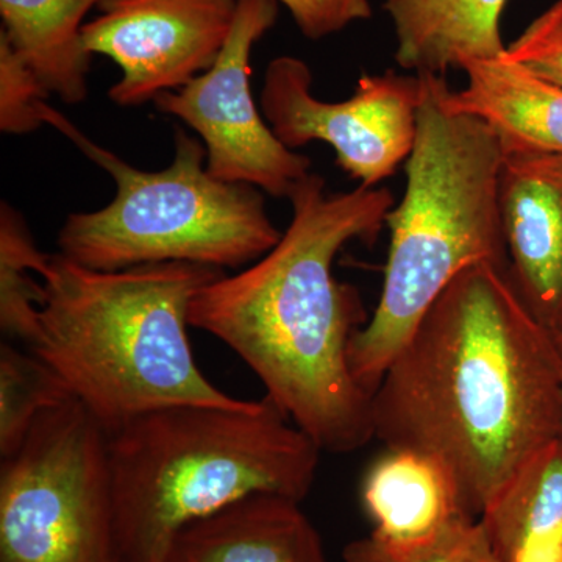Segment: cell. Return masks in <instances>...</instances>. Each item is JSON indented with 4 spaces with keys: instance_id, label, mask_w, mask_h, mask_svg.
<instances>
[{
    "instance_id": "6da1fadb",
    "label": "cell",
    "mask_w": 562,
    "mask_h": 562,
    "mask_svg": "<svg viewBox=\"0 0 562 562\" xmlns=\"http://www.w3.org/2000/svg\"><path fill=\"white\" fill-rule=\"evenodd\" d=\"M372 417L386 449L441 460L473 517L562 438V355L508 268L480 262L446 288L383 373Z\"/></svg>"
},
{
    "instance_id": "7a4b0ae2",
    "label": "cell",
    "mask_w": 562,
    "mask_h": 562,
    "mask_svg": "<svg viewBox=\"0 0 562 562\" xmlns=\"http://www.w3.org/2000/svg\"><path fill=\"white\" fill-rule=\"evenodd\" d=\"M288 201L292 220L279 244L202 288L188 321L231 347L322 452H357L375 439L372 395L349 362L351 338L369 319L333 265L347 244L376 241L394 195L382 187L331 194L312 172Z\"/></svg>"
},
{
    "instance_id": "3957f363",
    "label": "cell",
    "mask_w": 562,
    "mask_h": 562,
    "mask_svg": "<svg viewBox=\"0 0 562 562\" xmlns=\"http://www.w3.org/2000/svg\"><path fill=\"white\" fill-rule=\"evenodd\" d=\"M222 276L191 262L94 271L50 255L40 335L29 350L105 432L171 406L244 408L250 401L206 379L188 338L192 299Z\"/></svg>"
},
{
    "instance_id": "277c9868",
    "label": "cell",
    "mask_w": 562,
    "mask_h": 562,
    "mask_svg": "<svg viewBox=\"0 0 562 562\" xmlns=\"http://www.w3.org/2000/svg\"><path fill=\"white\" fill-rule=\"evenodd\" d=\"M321 453L268 395L238 409H155L106 432L125 562H169L184 528L250 495L302 502Z\"/></svg>"
},
{
    "instance_id": "5b68a950",
    "label": "cell",
    "mask_w": 562,
    "mask_h": 562,
    "mask_svg": "<svg viewBox=\"0 0 562 562\" xmlns=\"http://www.w3.org/2000/svg\"><path fill=\"white\" fill-rule=\"evenodd\" d=\"M417 136L402 201L387 214L391 241L382 294L349 349L351 373L373 394L383 373L446 288L480 262L508 268L503 235L501 136L443 105L446 77L419 74Z\"/></svg>"
},
{
    "instance_id": "8992f818",
    "label": "cell",
    "mask_w": 562,
    "mask_h": 562,
    "mask_svg": "<svg viewBox=\"0 0 562 562\" xmlns=\"http://www.w3.org/2000/svg\"><path fill=\"white\" fill-rule=\"evenodd\" d=\"M44 121L109 172L116 195L105 209L69 214L58 247L94 271L160 262L224 269L258 261L279 244L261 190L211 176L201 139L176 128V157L162 171H139L92 143L49 103Z\"/></svg>"
},
{
    "instance_id": "52a82bcc",
    "label": "cell",
    "mask_w": 562,
    "mask_h": 562,
    "mask_svg": "<svg viewBox=\"0 0 562 562\" xmlns=\"http://www.w3.org/2000/svg\"><path fill=\"white\" fill-rule=\"evenodd\" d=\"M0 562H125L106 432L74 397L2 460Z\"/></svg>"
},
{
    "instance_id": "ba28073f",
    "label": "cell",
    "mask_w": 562,
    "mask_h": 562,
    "mask_svg": "<svg viewBox=\"0 0 562 562\" xmlns=\"http://www.w3.org/2000/svg\"><path fill=\"white\" fill-rule=\"evenodd\" d=\"M312 87V69L301 58L283 55L266 69L261 113L288 149L330 144L339 168L364 188L379 187L408 160L417 136L419 74L362 76L342 102L321 101Z\"/></svg>"
},
{
    "instance_id": "9c48e42d",
    "label": "cell",
    "mask_w": 562,
    "mask_h": 562,
    "mask_svg": "<svg viewBox=\"0 0 562 562\" xmlns=\"http://www.w3.org/2000/svg\"><path fill=\"white\" fill-rule=\"evenodd\" d=\"M277 18V0H238L231 36L214 65L154 103L198 133L211 176L290 199L312 173V160L277 138L250 90L251 50Z\"/></svg>"
},
{
    "instance_id": "30bf717a",
    "label": "cell",
    "mask_w": 562,
    "mask_h": 562,
    "mask_svg": "<svg viewBox=\"0 0 562 562\" xmlns=\"http://www.w3.org/2000/svg\"><path fill=\"white\" fill-rule=\"evenodd\" d=\"M236 7L238 0H103L81 33L91 55L120 66L110 101L143 105L187 87L220 57Z\"/></svg>"
},
{
    "instance_id": "8fae6325",
    "label": "cell",
    "mask_w": 562,
    "mask_h": 562,
    "mask_svg": "<svg viewBox=\"0 0 562 562\" xmlns=\"http://www.w3.org/2000/svg\"><path fill=\"white\" fill-rule=\"evenodd\" d=\"M508 276L536 321L562 333V155L505 149L498 187Z\"/></svg>"
},
{
    "instance_id": "7c38bea8",
    "label": "cell",
    "mask_w": 562,
    "mask_h": 562,
    "mask_svg": "<svg viewBox=\"0 0 562 562\" xmlns=\"http://www.w3.org/2000/svg\"><path fill=\"white\" fill-rule=\"evenodd\" d=\"M361 497L373 531L355 542L390 561L419 557L471 516L452 471L416 450L386 449L366 473Z\"/></svg>"
},
{
    "instance_id": "4fadbf2b",
    "label": "cell",
    "mask_w": 562,
    "mask_h": 562,
    "mask_svg": "<svg viewBox=\"0 0 562 562\" xmlns=\"http://www.w3.org/2000/svg\"><path fill=\"white\" fill-rule=\"evenodd\" d=\"M297 501L257 494L180 532L169 562H328Z\"/></svg>"
},
{
    "instance_id": "5bb4252c",
    "label": "cell",
    "mask_w": 562,
    "mask_h": 562,
    "mask_svg": "<svg viewBox=\"0 0 562 562\" xmlns=\"http://www.w3.org/2000/svg\"><path fill=\"white\" fill-rule=\"evenodd\" d=\"M468 83L453 91L443 81V105L479 117L501 136L503 149L562 155V88L522 63L501 55L461 68Z\"/></svg>"
},
{
    "instance_id": "9a60e30c",
    "label": "cell",
    "mask_w": 562,
    "mask_h": 562,
    "mask_svg": "<svg viewBox=\"0 0 562 562\" xmlns=\"http://www.w3.org/2000/svg\"><path fill=\"white\" fill-rule=\"evenodd\" d=\"M508 0H384L395 60L414 74L446 77L468 61L505 54L501 21Z\"/></svg>"
},
{
    "instance_id": "2e32d148",
    "label": "cell",
    "mask_w": 562,
    "mask_h": 562,
    "mask_svg": "<svg viewBox=\"0 0 562 562\" xmlns=\"http://www.w3.org/2000/svg\"><path fill=\"white\" fill-rule=\"evenodd\" d=\"M480 520L502 562H562V438L525 461Z\"/></svg>"
},
{
    "instance_id": "e0dca14e",
    "label": "cell",
    "mask_w": 562,
    "mask_h": 562,
    "mask_svg": "<svg viewBox=\"0 0 562 562\" xmlns=\"http://www.w3.org/2000/svg\"><path fill=\"white\" fill-rule=\"evenodd\" d=\"M103 0H0L2 35L50 94L76 105L88 95L91 54L85 16Z\"/></svg>"
},
{
    "instance_id": "ac0fdd59",
    "label": "cell",
    "mask_w": 562,
    "mask_h": 562,
    "mask_svg": "<svg viewBox=\"0 0 562 562\" xmlns=\"http://www.w3.org/2000/svg\"><path fill=\"white\" fill-rule=\"evenodd\" d=\"M50 255L33 239L20 211L7 202L0 206V328L10 342L31 349L40 335V306L44 301L43 277Z\"/></svg>"
},
{
    "instance_id": "d6986e66",
    "label": "cell",
    "mask_w": 562,
    "mask_h": 562,
    "mask_svg": "<svg viewBox=\"0 0 562 562\" xmlns=\"http://www.w3.org/2000/svg\"><path fill=\"white\" fill-rule=\"evenodd\" d=\"M72 398L57 372L38 355L3 339L0 346V454L21 449L41 414Z\"/></svg>"
},
{
    "instance_id": "ffe728a7",
    "label": "cell",
    "mask_w": 562,
    "mask_h": 562,
    "mask_svg": "<svg viewBox=\"0 0 562 562\" xmlns=\"http://www.w3.org/2000/svg\"><path fill=\"white\" fill-rule=\"evenodd\" d=\"M46 90L9 40L0 33V131L27 135L46 124Z\"/></svg>"
},
{
    "instance_id": "44dd1931",
    "label": "cell",
    "mask_w": 562,
    "mask_h": 562,
    "mask_svg": "<svg viewBox=\"0 0 562 562\" xmlns=\"http://www.w3.org/2000/svg\"><path fill=\"white\" fill-rule=\"evenodd\" d=\"M342 557L346 562H502L492 547L482 520L472 516L462 517L441 541L412 560H384L366 552L355 541L344 549Z\"/></svg>"
},
{
    "instance_id": "7402d4cb",
    "label": "cell",
    "mask_w": 562,
    "mask_h": 562,
    "mask_svg": "<svg viewBox=\"0 0 562 562\" xmlns=\"http://www.w3.org/2000/svg\"><path fill=\"white\" fill-rule=\"evenodd\" d=\"M506 55L562 88V0H557L509 46Z\"/></svg>"
},
{
    "instance_id": "603a6c76",
    "label": "cell",
    "mask_w": 562,
    "mask_h": 562,
    "mask_svg": "<svg viewBox=\"0 0 562 562\" xmlns=\"http://www.w3.org/2000/svg\"><path fill=\"white\" fill-rule=\"evenodd\" d=\"M290 11L303 36L322 40L372 18L369 0H277Z\"/></svg>"
},
{
    "instance_id": "cb8c5ba5",
    "label": "cell",
    "mask_w": 562,
    "mask_h": 562,
    "mask_svg": "<svg viewBox=\"0 0 562 562\" xmlns=\"http://www.w3.org/2000/svg\"><path fill=\"white\" fill-rule=\"evenodd\" d=\"M554 341H557L558 349H560L562 355V333H560V335L554 336Z\"/></svg>"
}]
</instances>
